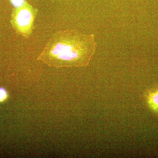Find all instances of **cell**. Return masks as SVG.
I'll return each mask as SVG.
<instances>
[{"mask_svg": "<svg viewBox=\"0 0 158 158\" xmlns=\"http://www.w3.org/2000/svg\"><path fill=\"white\" fill-rule=\"evenodd\" d=\"M11 3L15 7H19L24 4V0H11Z\"/></svg>", "mask_w": 158, "mask_h": 158, "instance_id": "obj_4", "label": "cell"}, {"mask_svg": "<svg viewBox=\"0 0 158 158\" xmlns=\"http://www.w3.org/2000/svg\"><path fill=\"white\" fill-rule=\"evenodd\" d=\"M147 101L152 110L158 112V89L149 93L147 96Z\"/></svg>", "mask_w": 158, "mask_h": 158, "instance_id": "obj_3", "label": "cell"}, {"mask_svg": "<svg viewBox=\"0 0 158 158\" xmlns=\"http://www.w3.org/2000/svg\"><path fill=\"white\" fill-rule=\"evenodd\" d=\"M96 48L93 34L73 30L53 34L37 59L51 67H85L89 64Z\"/></svg>", "mask_w": 158, "mask_h": 158, "instance_id": "obj_1", "label": "cell"}, {"mask_svg": "<svg viewBox=\"0 0 158 158\" xmlns=\"http://www.w3.org/2000/svg\"><path fill=\"white\" fill-rule=\"evenodd\" d=\"M7 94L6 90L3 88H0V101H3L6 98Z\"/></svg>", "mask_w": 158, "mask_h": 158, "instance_id": "obj_5", "label": "cell"}, {"mask_svg": "<svg viewBox=\"0 0 158 158\" xmlns=\"http://www.w3.org/2000/svg\"><path fill=\"white\" fill-rule=\"evenodd\" d=\"M36 11L27 3L17 7L12 15V23L18 33L26 38L28 37L34 27Z\"/></svg>", "mask_w": 158, "mask_h": 158, "instance_id": "obj_2", "label": "cell"}]
</instances>
